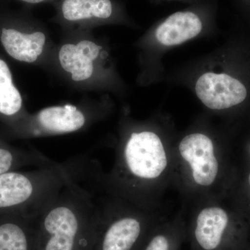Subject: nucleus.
Returning <instances> with one entry per match:
<instances>
[{
    "label": "nucleus",
    "mask_w": 250,
    "mask_h": 250,
    "mask_svg": "<svg viewBox=\"0 0 250 250\" xmlns=\"http://www.w3.org/2000/svg\"><path fill=\"white\" fill-rule=\"evenodd\" d=\"M106 104L95 99L78 104L54 105L42 108L20 121L18 133L24 138L48 137L80 132L106 116Z\"/></svg>",
    "instance_id": "7"
},
{
    "label": "nucleus",
    "mask_w": 250,
    "mask_h": 250,
    "mask_svg": "<svg viewBox=\"0 0 250 250\" xmlns=\"http://www.w3.org/2000/svg\"><path fill=\"white\" fill-rule=\"evenodd\" d=\"M0 41L10 57L18 62L34 64L47 71L52 70L56 45L45 24L25 14L19 25H3Z\"/></svg>",
    "instance_id": "8"
},
{
    "label": "nucleus",
    "mask_w": 250,
    "mask_h": 250,
    "mask_svg": "<svg viewBox=\"0 0 250 250\" xmlns=\"http://www.w3.org/2000/svg\"><path fill=\"white\" fill-rule=\"evenodd\" d=\"M187 239L186 210L182 207L153 230L141 250H181Z\"/></svg>",
    "instance_id": "13"
},
{
    "label": "nucleus",
    "mask_w": 250,
    "mask_h": 250,
    "mask_svg": "<svg viewBox=\"0 0 250 250\" xmlns=\"http://www.w3.org/2000/svg\"><path fill=\"white\" fill-rule=\"evenodd\" d=\"M56 45L51 72L82 91L103 89L107 80V52L93 31H63Z\"/></svg>",
    "instance_id": "5"
},
{
    "label": "nucleus",
    "mask_w": 250,
    "mask_h": 250,
    "mask_svg": "<svg viewBox=\"0 0 250 250\" xmlns=\"http://www.w3.org/2000/svg\"><path fill=\"white\" fill-rule=\"evenodd\" d=\"M195 92L202 103L209 109L222 111L243 103L247 97L245 85L226 75L207 72L195 84Z\"/></svg>",
    "instance_id": "10"
},
{
    "label": "nucleus",
    "mask_w": 250,
    "mask_h": 250,
    "mask_svg": "<svg viewBox=\"0 0 250 250\" xmlns=\"http://www.w3.org/2000/svg\"><path fill=\"white\" fill-rule=\"evenodd\" d=\"M234 181L228 155L207 133H189L174 145L172 189L180 195L182 207L223 200Z\"/></svg>",
    "instance_id": "3"
},
{
    "label": "nucleus",
    "mask_w": 250,
    "mask_h": 250,
    "mask_svg": "<svg viewBox=\"0 0 250 250\" xmlns=\"http://www.w3.org/2000/svg\"><path fill=\"white\" fill-rule=\"evenodd\" d=\"M223 200H208L190 206L187 239L191 250H243L246 226Z\"/></svg>",
    "instance_id": "6"
},
{
    "label": "nucleus",
    "mask_w": 250,
    "mask_h": 250,
    "mask_svg": "<svg viewBox=\"0 0 250 250\" xmlns=\"http://www.w3.org/2000/svg\"><path fill=\"white\" fill-rule=\"evenodd\" d=\"M21 2L28 5H39L43 4H54L58 0H18Z\"/></svg>",
    "instance_id": "15"
},
{
    "label": "nucleus",
    "mask_w": 250,
    "mask_h": 250,
    "mask_svg": "<svg viewBox=\"0 0 250 250\" xmlns=\"http://www.w3.org/2000/svg\"><path fill=\"white\" fill-rule=\"evenodd\" d=\"M27 114L24 111L21 94L13 82L11 70L0 59V115L8 118L21 116L23 120Z\"/></svg>",
    "instance_id": "14"
},
{
    "label": "nucleus",
    "mask_w": 250,
    "mask_h": 250,
    "mask_svg": "<svg viewBox=\"0 0 250 250\" xmlns=\"http://www.w3.org/2000/svg\"><path fill=\"white\" fill-rule=\"evenodd\" d=\"M117 146L114 163L104 172L91 159L92 174L109 195L147 210H160L172 189L174 145L145 126L127 125Z\"/></svg>",
    "instance_id": "1"
},
{
    "label": "nucleus",
    "mask_w": 250,
    "mask_h": 250,
    "mask_svg": "<svg viewBox=\"0 0 250 250\" xmlns=\"http://www.w3.org/2000/svg\"><path fill=\"white\" fill-rule=\"evenodd\" d=\"M36 220L21 214L0 219V250H37Z\"/></svg>",
    "instance_id": "11"
},
{
    "label": "nucleus",
    "mask_w": 250,
    "mask_h": 250,
    "mask_svg": "<svg viewBox=\"0 0 250 250\" xmlns=\"http://www.w3.org/2000/svg\"><path fill=\"white\" fill-rule=\"evenodd\" d=\"M51 21L63 31H89L123 18V10L113 0H58Z\"/></svg>",
    "instance_id": "9"
},
{
    "label": "nucleus",
    "mask_w": 250,
    "mask_h": 250,
    "mask_svg": "<svg viewBox=\"0 0 250 250\" xmlns=\"http://www.w3.org/2000/svg\"><path fill=\"white\" fill-rule=\"evenodd\" d=\"M100 219L93 250H141L148 237L170 215L147 210L109 195H100Z\"/></svg>",
    "instance_id": "4"
},
{
    "label": "nucleus",
    "mask_w": 250,
    "mask_h": 250,
    "mask_svg": "<svg viewBox=\"0 0 250 250\" xmlns=\"http://www.w3.org/2000/svg\"><path fill=\"white\" fill-rule=\"evenodd\" d=\"M244 187L248 188L250 196V170H249V172H248V174H247L246 179H245Z\"/></svg>",
    "instance_id": "16"
},
{
    "label": "nucleus",
    "mask_w": 250,
    "mask_h": 250,
    "mask_svg": "<svg viewBox=\"0 0 250 250\" xmlns=\"http://www.w3.org/2000/svg\"><path fill=\"white\" fill-rule=\"evenodd\" d=\"M203 28L201 18L192 11L170 15L156 29L157 41L162 45L174 46L196 37Z\"/></svg>",
    "instance_id": "12"
},
{
    "label": "nucleus",
    "mask_w": 250,
    "mask_h": 250,
    "mask_svg": "<svg viewBox=\"0 0 250 250\" xmlns=\"http://www.w3.org/2000/svg\"><path fill=\"white\" fill-rule=\"evenodd\" d=\"M65 184L37 218V250H93L100 219L101 188L80 163H63Z\"/></svg>",
    "instance_id": "2"
}]
</instances>
